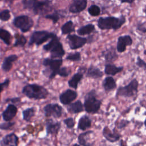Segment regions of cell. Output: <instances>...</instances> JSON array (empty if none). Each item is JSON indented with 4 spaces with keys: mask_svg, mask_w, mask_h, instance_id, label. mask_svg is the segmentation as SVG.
Returning a JSON list of instances; mask_svg holds the SVG:
<instances>
[{
    "mask_svg": "<svg viewBox=\"0 0 146 146\" xmlns=\"http://www.w3.org/2000/svg\"><path fill=\"white\" fill-rule=\"evenodd\" d=\"M22 92L28 98L34 100L44 99L48 95V91L45 87L37 84L26 85L23 87Z\"/></svg>",
    "mask_w": 146,
    "mask_h": 146,
    "instance_id": "1",
    "label": "cell"
},
{
    "mask_svg": "<svg viewBox=\"0 0 146 146\" xmlns=\"http://www.w3.org/2000/svg\"><path fill=\"white\" fill-rule=\"evenodd\" d=\"M43 49L50 53L52 58H62L65 55V50L60 41L59 37L55 34L47 44L43 45Z\"/></svg>",
    "mask_w": 146,
    "mask_h": 146,
    "instance_id": "2",
    "label": "cell"
},
{
    "mask_svg": "<svg viewBox=\"0 0 146 146\" xmlns=\"http://www.w3.org/2000/svg\"><path fill=\"white\" fill-rule=\"evenodd\" d=\"M63 63L62 58H45L42 61V64L46 67L43 74L48 76L50 79L54 78L57 75H58L59 71Z\"/></svg>",
    "mask_w": 146,
    "mask_h": 146,
    "instance_id": "3",
    "label": "cell"
},
{
    "mask_svg": "<svg viewBox=\"0 0 146 146\" xmlns=\"http://www.w3.org/2000/svg\"><path fill=\"white\" fill-rule=\"evenodd\" d=\"M96 96V91L92 90L87 93L84 96V107L88 113H96L100 108L102 100L98 99Z\"/></svg>",
    "mask_w": 146,
    "mask_h": 146,
    "instance_id": "4",
    "label": "cell"
},
{
    "mask_svg": "<svg viewBox=\"0 0 146 146\" xmlns=\"http://www.w3.org/2000/svg\"><path fill=\"white\" fill-rule=\"evenodd\" d=\"M125 19L124 16L120 18L114 17H100L98 21V26L101 30H117L125 23Z\"/></svg>",
    "mask_w": 146,
    "mask_h": 146,
    "instance_id": "5",
    "label": "cell"
},
{
    "mask_svg": "<svg viewBox=\"0 0 146 146\" xmlns=\"http://www.w3.org/2000/svg\"><path fill=\"white\" fill-rule=\"evenodd\" d=\"M55 34L53 33H50L47 31H35L31 34L28 45L32 46L35 44L37 46H40L43 43L47 41L48 39H51Z\"/></svg>",
    "mask_w": 146,
    "mask_h": 146,
    "instance_id": "6",
    "label": "cell"
},
{
    "mask_svg": "<svg viewBox=\"0 0 146 146\" xmlns=\"http://www.w3.org/2000/svg\"><path fill=\"white\" fill-rule=\"evenodd\" d=\"M13 25L19 29L22 33L29 31L34 25L33 19L27 15H19L15 17L13 20Z\"/></svg>",
    "mask_w": 146,
    "mask_h": 146,
    "instance_id": "7",
    "label": "cell"
},
{
    "mask_svg": "<svg viewBox=\"0 0 146 146\" xmlns=\"http://www.w3.org/2000/svg\"><path fill=\"white\" fill-rule=\"evenodd\" d=\"M138 82L136 79L132 80L128 85L120 87L116 94V96L131 97L134 96L137 92Z\"/></svg>",
    "mask_w": 146,
    "mask_h": 146,
    "instance_id": "8",
    "label": "cell"
},
{
    "mask_svg": "<svg viewBox=\"0 0 146 146\" xmlns=\"http://www.w3.org/2000/svg\"><path fill=\"white\" fill-rule=\"evenodd\" d=\"M43 111L46 117L52 116L56 119L62 116L63 108L57 103H50L43 107Z\"/></svg>",
    "mask_w": 146,
    "mask_h": 146,
    "instance_id": "9",
    "label": "cell"
},
{
    "mask_svg": "<svg viewBox=\"0 0 146 146\" xmlns=\"http://www.w3.org/2000/svg\"><path fill=\"white\" fill-rule=\"evenodd\" d=\"M66 39L71 50H76L81 48L88 42L86 38L82 37L76 34H68Z\"/></svg>",
    "mask_w": 146,
    "mask_h": 146,
    "instance_id": "10",
    "label": "cell"
},
{
    "mask_svg": "<svg viewBox=\"0 0 146 146\" xmlns=\"http://www.w3.org/2000/svg\"><path fill=\"white\" fill-rule=\"evenodd\" d=\"M52 9V4L51 1L45 0L43 1H37L32 9L35 14L43 15Z\"/></svg>",
    "mask_w": 146,
    "mask_h": 146,
    "instance_id": "11",
    "label": "cell"
},
{
    "mask_svg": "<svg viewBox=\"0 0 146 146\" xmlns=\"http://www.w3.org/2000/svg\"><path fill=\"white\" fill-rule=\"evenodd\" d=\"M78 97V93L71 89H67L60 94L59 99L60 102L63 105H68L75 100Z\"/></svg>",
    "mask_w": 146,
    "mask_h": 146,
    "instance_id": "12",
    "label": "cell"
},
{
    "mask_svg": "<svg viewBox=\"0 0 146 146\" xmlns=\"http://www.w3.org/2000/svg\"><path fill=\"white\" fill-rule=\"evenodd\" d=\"M61 128V123L60 121H54L52 119H50L46 121V131L47 135H56L59 132Z\"/></svg>",
    "mask_w": 146,
    "mask_h": 146,
    "instance_id": "13",
    "label": "cell"
},
{
    "mask_svg": "<svg viewBox=\"0 0 146 146\" xmlns=\"http://www.w3.org/2000/svg\"><path fill=\"white\" fill-rule=\"evenodd\" d=\"M132 43V40L129 35L120 36L117 39L116 49L119 52H124L127 46H131Z\"/></svg>",
    "mask_w": 146,
    "mask_h": 146,
    "instance_id": "14",
    "label": "cell"
},
{
    "mask_svg": "<svg viewBox=\"0 0 146 146\" xmlns=\"http://www.w3.org/2000/svg\"><path fill=\"white\" fill-rule=\"evenodd\" d=\"M17 111V107L15 105L13 104H9L6 108L3 111L2 113L3 120L5 121H9L11 120L15 116Z\"/></svg>",
    "mask_w": 146,
    "mask_h": 146,
    "instance_id": "15",
    "label": "cell"
},
{
    "mask_svg": "<svg viewBox=\"0 0 146 146\" xmlns=\"http://www.w3.org/2000/svg\"><path fill=\"white\" fill-rule=\"evenodd\" d=\"M19 139L14 133H11L5 135L1 140V146H17L18 144Z\"/></svg>",
    "mask_w": 146,
    "mask_h": 146,
    "instance_id": "16",
    "label": "cell"
},
{
    "mask_svg": "<svg viewBox=\"0 0 146 146\" xmlns=\"http://www.w3.org/2000/svg\"><path fill=\"white\" fill-rule=\"evenodd\" d=\"M87 5V0H74L70 6L69 11L72 13H79L83 11Z\"/></svg>",
    "mask_w": 146,
    "mask_h": 146,
    "instance_id": "17",
    "label": "cell"
},
{
    "mask_svg": "<svg viewBox=\"0 0 146 146\" xmlns=\"http://www.w3.org/2000/svg\"><path fill=\"white\" fill-rule=\"evenodd\" d=\"M101 56L103 57L107 62H113L116 60L118 55L116 52L115 47L111 46L106 50L103 51L101 53Z\"/></svg>",
    "mask_w": 146,
    "mask_h": 146,
    "instance_id": "18",
    "label": "cell"
},
{
    "mask_svg": "<svg viewBox=\"0 0 146 146\" xmlns=\"http://www.w3.org/2000/svg\"><path fill=\"white\" fill-rule=\"evenodd\" d=\"M18 58V56L16 54H11L4 58L2 65L1 68L5 72H7L11 70L13 67V63L16 61Z\"/></svg>",
    "mask_w": 146,
    "mask_h": 146,
    "instance_id": "19",
    "label": "cell"
},
{
    "mask_svg": "<svg viewBox=\"0 0 146 146\" xmlns=\"http://www.w3.org/2000/svg\"><path fill=\"white\" fill-rule=\"evenodd\" d=\"M103 135L104 138L110 143H114L119 140L120 135L114 131H111L107 126L104 127L103 129Z\"/></svg>",
    "mask_w": 146,
    "mask_h": 146,
    "instance_id": "20",
    "label": "cell"
},
{
    "mask_svg": "<svg viewBox=\"0 0 146 146\" xmlns=\"http://www.w3.org/2000/svg\"><path fill=\"white\" fill-rule=\"evenodd\" d=\"M86 76L92 79H98L103 76V73L98 67L91 65L87 69Z\"/></svg>",
    "mask_w": 146,
    "mask_h": 146,
    "instance_id": "21",
    "label": "cell"
},
{
    "mask_svg": "<svg viewBox=\"0 0 146 146\" xmlns=\"http://www.w3.org/2000/svg\"><path fill=\"white\" fill-rule=\"evenodd\" d=\"M91 123L92 120H91L90 117L87 115H84L81 116L79 119L77 128L78 129L85 131L91 127Z\"/></svg>",
    "mask_w": 146,
    "mask_h": 146,
    "instance_id": "22",
    "label": "cell"
},
{
    "mask_svg": "<svg viewBox=\"0 0 146 146\" xmlns=\"http://www.w3.org/2000/svg\"><path fill=\"white\" fill-rule=\"evenodd\" d=\"M83 78V72L78 71L76 73L74 74L71 78L68 81V85L69 87L74 89H77L80 82Z\"/></svg>",
    "mask_w": 146,
    "mask_h": 146,
    "instance_id": "23",
    "label": "cell"
},
{
    "mask_svg": "<svg viewBox=\"0 0 146 146\" xmlns=\"http://www.w3.org/2000/svg\"><path fill=\"white\" fill-rule=\"evenodd\" d=\"M102 86L104 91L108 92L116 87V83L115 80L112 77L107 76L103 80Z\"/></svg>",
    "mask_w": 146,
    "mask_h": 146,
    "instance_id": "24",
    "label": "cell"
},
{
    "mask_svg": "<svg viewBox=\"0 0 146 146\" xmlns=\"http://www.w3.org/2000/svg\"><path fill=\"white\" fill-rule=\"evenodd\" d=\"M84 104H82L80 100H78L74 103H71L68 104L67 110L71 113H78L82 112L84 110Z\"/></svg>",
    "mask_w": 146,
    "mask_h": 146,
    "instance_id": "25",
    "label": "cell"
},
{
    "mask_svg": "<svg viewBox=\"0 0 146 146\" xmlns=\"http://www.w3.org/2000/svg\"><path fill=\"white\" fill-rule=\"evenodd\" d=\"M123 69V67H117L115 64L107 63L104 66V73L107 75H115L117 73L121 72Z\"/></svg>",
    "mask_w": 146,
    "mask_h": 146,
    "instance_id": "26",
    "label": "cell"
},
{
    "mask_svg": "<svg viewBox=\"0 0 146 146\" xmlns=\"http://www.w3.org/2000/svg\"><path fill=\"white\" fill-rule=\"evenodd\" d=\"M93 133L92 131H88L85 132L81 133L78 136V141L79 145H92L91 143H88L89 136Z\"/></svg>",
    "mask_w": 146,
    "mask_h": 146,
    "instance_id": "27",
    "label": "cell"
},
{
    "mask_svg": "<svg viewBox=\"0 0 146 146\" xmlns=\"http://www.w3.org/2000/svg\"><path fill=\"white\" fill-rule=\"evenodd\" d=\"M95 26L93 24L89 23L78 29L77 30V33L80 35H86L92 33L94 31H95Z\"/></svg>",
    "mask_w": 146,
    "mask_h": 146,
    "instance_id": "28",
    "label": "cell"
},
{
    "mask_svg": "<svg viewBox=\"0 0 146 146\" xmlns=\"http://www.w3.org/2000/svg\"><path fill=\"white\" fill-rule=\"evenodd\" d=\"M0 38L7 46H10L11 44V35L7 30L2 28L0 29Z\"/></svg>",
    "mask_w": 146,
    "mask_h": 146,
    "instance_id": "29",
    "label": "cell"
},
{
    "mask_svg": "<svg viewBox=\"0 0 146 146\" xmlns=\"http://www.w3.org/2000/svg\"><path fill=\"white\" fill-rule=\"evenodd\" d=\"M35 110L34 107H30L22 111L23 119L26 121H30L31 119L34 116Z\"/></svg>",
    "mask_w": 146,
    "mask_h": 146,
    "instance_id": "30",
    "label": "cell"
},
{
    "mask_svg": "<svg viewBox=\"0 0 146 146\" xmlns=\"http://www.w3.org/2000/svg\"><path fill=\"white\" fill-rule=\"evenodd\" d=\"M15 42L13 44L14 47H23L27 43L26 38L21 34H15Z\"/></svg>",
    "mask_w": 146,
    "mask_h": 146,
    "instance_id": "31",
    "label": "cell"
},
{
    "mask_svg": "<svg viewBox=\"0 0 146 146\" xmlns=\"http://www.w3.org/2000/svg\"><path fill=\"white\" fill-rule=\"evenodd\" d=\"M75 31L74 23L72 21H69L66 22L61 27L62 34H69Z\"/></svg>",
    "mask_w": 146,
    "mask_h": 146,
    "instance_id": "32",
    "label": "cell"
},
{
    "mask_svg": "<svg viewBox=\"0 0 146 146\" xmlns=\"http://www.w3.org/2000/svg\"><path fill=\"white\" fill-rule=\"evenodd\" d=\"M66 59L72 62H78L81 60V55L79 52L69 53L66 57Z\"/></svg>",
    "mask_w": 146,
    "mask_h": 146,
    "instance_id": "33",
    "label": "cell"
},
{
    "mask_svg": "<svg viewBox=\"0 0 146 146\" xmlns=\"http://www.w3.org/2000/svg\"><path fill=\"white\" fill-rule=\"evenodd\" d=\"M88 12L91 16L96 17L100 14V9L98 6L93 5L89 7V8L88 9Z\"/></svg>",
    "mask_w": 146,
    "mask_h": 146,
    "instance_id": "34",
    "label": "cell"
},
{
    "mask_svg": "<svg viewBox=\"0 0 146 146\" xmlns=\"http://www.w3.org/2000/svg\"><path fill=\"white\" fill-rule=\"evenodd\" d=\"M37 1V0H22V3L25 8L32 10Z\"/></svg>",
    "mask_w": 146,
    "mask_h": 146,
    "instance_id": "35",
    "label": "cell"
},
{
    "mask_svg": "<svg viewBox=\"0 0 146 146\" xmlns=\"http://www.w3.org/2000/svg\"><path fill=\"white\" fill-rule=\"evenodd\" d=\"M11 15L9 10H4L0 13V19L2 21H7L10 19Z\"/></svg>",
    "mask_w": 146,
    "mask_h": 146,
    "instance_id": "36",
    "label": "cell"
},
{
    "mask_svg": "<svg viewBox=\"0 0 146 146\" xmlns=\"http://www.w3.org/2000/svg\"><path fill=\"white\" fill-rule=\"evenodd\" d=\"M70 73H71V70L68 68L66 67H60L58 75H59L61 77L66 78L68 76Z\"/></svg>",
    "mask_w": 146,
    "mask_h": 146,
    "instance_id": "37",
    "label": "cell"
},
{
    "mask_svg": "<svg viewBox=\"0 0 146 146\" xmlns=\"http://www.w3.org/2000/svg\"><path fill=\"white\" fill-rule=\"evenodd\" d=\"M64 124L66 125L67 128L69 129L72 128L75 124V120L73 117H67L63 120Z\"/></svg>",
    "mask_w": 146,
    "mask_h": 146,
    "instance_id": "38",
    "label": "cell"
},
{
    "mask_svg": "<svg viewBox=\"0 0 146 146\" xmlns=\"http://www.w3.org/2000/svg\"><path fill=\"white\" fill-rule=\"evenodd\" d=\"M45 18L48 19H50L54 23H56L58 20L60 18V15L58 13H54L51 14H47L45 16Z\"/></svg>",
    "mask_w": 146,
    "mask_h": 146,
    "instance_id": "39",
    "label": "cell"
},
{
    "mask_svg": "<svg viewBox=\"0 0 146 146\" xmlns=\"http://www.w3.org/2000/svg\"><path fill=\"white\" fill-rule=\"evenodd\" d=\"M15 124V122L13 121H6L2 123L0 125V128L2 130H8L11 128Z\"/></svg>",
    "mask_w": 146,
    "mask_h": 146,
    "instance_id": "40",
    "label": "cell"
},
{
    "mask_svg": "<svg viewBox=\"0 0 146 146\" xmlns=\"http://www.w3.org/2000/svg\"><path fill=\"white\" fill-rule=\"evenodd\" d=\"M10 80L9 79H6L3 82H2L0 84V87H1V91L2 92L3 91L4 89L5 88H7L9 84H10Z\"/></svg>",
    "mask_w": 146,
    "mask_h": 146,
    "instance_id": "41",
    "label": "cell"
},
{
    "mask_svg": "<svg viewBox=\"0 0 146 146\" xmlns=\"http://www.w3.org/2000/svg\"><path fill=\"white\" fill-rule=\"evenodd\" d=\"M136 63L140 67H144V68H146V63H144V62H143L139 57L137 58V61Z\"/></svg>",
    "mask_w": 146,
    "mask_h": 146,
    "instance_id": "42",
    "label": "cell"
},
{
    "mask_svg": "<svg viewBox=\"0 0 146 146\" xmlns=\"http://www.w3.org/2000/svg\"><path fill=\"white\" fill-rule=\"evenodd\" d=\"M137 29L143 32H146V26L144 24L139 25L137 26Z\"/></svg>",
    "mask_w": 146,
    "mask_h": 146,
    "instance_id": "43",
    "label": "cell"
},
{
    "mask_svg": "<svg viewBox=\"0 0 146 146\" xmlns=\"http://www.w3.org/2000/svg\"><path fill=\"white\" fill-rule=\"evenodd\" d=\"M7 101H10L13 103H15V102H18L21 101V99L19 98H13L12 99H8L6 100Z\"/></svg>",
    "mask_w": 146,
    "mask_h": 146,
    "instance_id": "44",
    "label": "cell"
},
{
    "mask_svg": "<svg viewBox=\"0 0 146 146\" xmlns=\"http://www.w3.org/2000/svg\"><path fill=\"white\" fill-rule=\"evenodd\" d=\"M128 121H125V120H122L119 124L118 127L119 128H122L123 127H125L126 125V124H127Z\"/></svg>",
    "mask_w": 146,
    "mask_h": 146,
    "instance_id": "45",
    "label": "cell"
},
{
    "mask_svg": "<svg viewBox=\"0 0 146 146\" xmlns=\"http://www.w3.org/2000/svg\"><path fill=\"white\" fill-rule=\"evenodd\" d=\"M121 3H132L135 0H120Z\"/></svg>",
    "mask_w": 146,
    "mask_h": 146,
    "instance_id": "46",
    "label": "cell"
},
{
    "mask_svg": "<svg viewBox=\"0 0 146 146\" xmlns=\"http://www.w3.org/2000/svg\"><path fill=\"white\" fill-rule=\"evenodd\" d=\"M144 11L145 12V13L146 14V6H145V8L144 9Z\"/></svg>",
    "mask_w": 146,
    "mask_h": 146,
    "instance_id": "47",
    "label": "cell"
},
{
    "mask_svg": "<svg viewBox=\"0 0 146 146\" xmlns=\"http://www.w3.org/2000/svg\"><path fill=\"white\" fill-rule=\"evenodd\" d=\"M145 127H146V120H145Z\"/></svg>",
    "mask_w": 146,
    "mask_h": 146,
    "instance_id": "48",
    "label": "cell"
},
{
    "mask_svg": "<svg viewBox=\"0 0 146 146\" xmlns=\"http://www.w3.org/2000/svg\"><path fill=\"white\" fill-rule=\"evenodd\" d=\"M145 54H146V51H145Z\"/></svg>",
    "mask_w": 146,
    "mask_h": 146,
    "instance_id": "49",
    "label": "cell"
}]
</instances>
